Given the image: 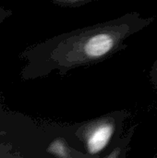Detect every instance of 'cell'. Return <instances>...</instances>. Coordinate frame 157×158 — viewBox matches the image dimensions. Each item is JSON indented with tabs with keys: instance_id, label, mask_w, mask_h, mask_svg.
I'll list each match as a JSON object with an SVG mask.
<instances>
[{
	"instance_id": "7a4b0ae2",
	"label": "cell",
	"mask_w": 157,
	"mask_h": 158,
	"mask_svg": "<svg viewBox=\"0 0 157 158\" xmlns=\"http://www.w3.org/2000/svg\"><path fill=\"white\" fill-rule=\"evenodd\" d=\"M46 153L56 157L69 158L74 156V150H72L62 138L55 139L46 148Z\"/></svg>"
},
{
	"instance_id": "277c9868",
	"label": "cell",
	"mask_w": 157,
	"mask_h": 158,
	"mask_svg": "<svg viewBox=\"0 0 157 158\" xmlns=\"http://www.w3.org/2000/svg\"><path fill=\"white\" fill-rule=\"evenodd\" d=\"M12 11L10 9H6L5 7L0 6V25L1 23H3L9 16H11Z\"/></svg>"
},
{
	"instance_id": "6da1fadb",
	"label": "cell",
	"mask_w": 157,
	"mask_h": 158,
	"mask_svg": "<svg viewBox=\"0 0 157 158\" xmlns=\"http://www.w3.org/2000/svg\"><path fill=\"white\" fill-rule=\"evenodd\" d=\"M81 131V138L87 153L94 156L103 151L108 143L113 133V126L108 122L89 123L85 124Z\"/></svg>"
},
{
	"instance_id": "3957f363",
	"label": "cell",
	"mask_w": 157,
	"mask_h": 158,
	"mask_svg": "<svg viewBox=\"0 0 157 158\" xmlns=\"http://www.w3.org/2000/svg\"><path fill=\"white\" fill-rule=\"evenodd\" d=\"M55 4L62 6H79L85 5L90 0H52Z\"/></svg>"
}]
</instances>
